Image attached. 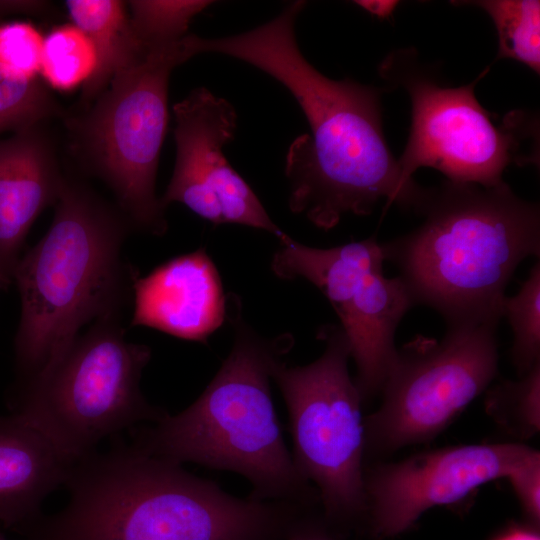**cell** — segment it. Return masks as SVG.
<instances>
[{"instance_id":"obj_1","label":"cell","mask_w":540,"mask_h":540,"mask_svg":"<svg viewBox=\"0 0 540 540\" xmlns=\"http://www.w3.org/2000/svg\"><path fill=\"white\" fill-rule=\"evenodd\" d=\"M294 1L271 21L238 35L193 36L194 53L244 61L284 85L300 105L311 135L297 137L286 156L289 208L330 230L346 213L368 215L385 200L413 209L424 188L402 182L382 127L380 91L351 79L332 80L299 50Z\"/></svg>"},{"instance_id":"obj_2","label":"cell","mask_w":540,"mask_h":540,"mask_svg":"<svg viewBox=\"0 0 540 540\" xmlns=\"http://www.w3.org/2000/svg\"><path fill=\"white\" fill-rule=\"evenodd\" d=\"M64 487L66 504L22 527L24 540H281L301 512L233 496L132 443L77 460Z\"/></svg>"},{"instance_id":"obj_3","label":"cell","mask_w":540,"mask_h":540,"mask_svg":"<svg viewBox=\"0 0 540 540\" xmlns=\"http://www.w3.org/2000/svg\"><path fill=\"white\" fill-rule=\"evenodd\" d=\"M414 211L422 223L382 244L415 304L447 325H498L506 288L519 264L539 257V205L503 181L493 186L446 180L425 189Z\"/></svg>"},{"instance_id":"obj_4","label":"cell","mask_w":540,"mask_h":540,"mask_svg":"<svg viewBox=\"0 0 540 540\" xmlns=\"http://www.w3.org/2000/svg\"><path fill=\"white\" fill-rule=\"evenodd\" d=\"M227 319L233 346L202 394L180 413H166L137 429L132 444L180 465L240 474L252 486L250 496L259 500L306 508L319 503L284 442L271 394L274 369L292 348L293 337L257 333L243 319L234 294H227Z\"/></svg>"},{"instance_id":"obj_5","label":"cell","mask_w":540,"mask_h":540,"mask_svg":"<svg viewBox=\"0 0 540 540\" xmlns=\"http://www.w3.org/2000/svg\"><path fill=\"white\" fill-rule=\"evenodd\" d=\"M131 230L116 206L67 178L48 231L14 271L21 302L15 382L53 365L85 325L122 315L138 277L122 255Z\"/></svg>"},{"instance_id":"obj_6","label":"cell","mask_w":540,"mask_h":540,"mask_svg":"<svg viewBox=\"0 0 540 540\" xmlns=\"http://www.w3.org/2000/svg\"><path fill=\"white\" fill-rule=\"evenodd\" d=\"M122 315L91 324L48 369L15 382L8 408L37 427L75 461L99 443L166 412L140 388L151 349L126 339Z\"/></svg>"},{"instance_id":"obj_7","label":"cell","mask_w":540,"mask_h":540,"mask_svg":"<svg viewBox=\"0 0 540 540\" xmlns=\"http://www.w3.org/2000/svg\"><path fill=\"white\" fill-rule=\"evenodd\" d=\"M186 36L149 49L116 73L92 107L71 122L88 168L113 193L131 229L153 236L168 229L155 183L168 124L169 77L192 58Z\"/></svg>"},{"instance_id":"obj_8","label":"cell","mask_w":540,"mask_h":540,"mask_svg":"<svg viewBox=\"0 0 540 540\" xmlns=\"http://www.w3.org/2000/svg\"><path fill=\"white\" fill-rule=\"evenodd\" d=\"M459 87L439 85L418 61L412 49L391 52L379 72L391 85L402 87L412 105L407 144L397 160L404 184H414L413 173L434 168L448 181L493 186L503 182L512 164L538 165L535 116L523 111L508 113L500 124L477 100L475 86L487 73Z\"/></svg>"},{"instance_id":"obj_9","label":"cell","mask_w":540,"mask_h":540,"mask_svg":"<svg viewBox=\"0 0 540 540\" xmlns=\"http://www.w3.org/2000/svg\"><path fill=\"white\" fill-rule=\"evenodd\" d=\"M318 338L325 342L318 359L304 366L282 360L273 381L288 411L297 470L316 489L326 518L353 522L365 515L362 399L340 325L322 326Z\"/></svg>"},{"instance_id":"obj_10","label":"cell","mask_w":540,"mask_h":540,"mask_svg":"<svg viewBox=\"0 0 540 540\" xmlns=\"http://www.w3.org/2000/svg\"><path fill=\"white\" fill-rule=\"evenodd\" d=\"M495 324L449 325L441 340L418 335L389 367L378 409L364 418L365 456L433 440L498 372Z\"/></svg>"},{"instance_id":"obj_11","label":"cell","mask_w":540,"mask_h":540,"mask_svg":"<svg viewBox=\"0 0 540 540\" xmlns=\"http://www.w3.org/2000/svg\"><path fill=\"white\" fill-rule=\"evenodd\" d=\"M385 261L374 236L326 249L287 236L271 261L278 278L307 280L332 305L356 365L354 381L362 402L381 392L397 352L396 329L415 305L399 276H385Z\"/></svg>"},{"instance_id":"obj_12","label":"cell","mask_w":540,"mask_h":540,"mask_svg":"<svg viewBox=\"0 0 540 540\" xmlns=\"http://www.w3.org/2000/svg\"><path fill=\"white\" fill-rule=\"evenodd\" d=\"M173 114L176 160L161 205L178 202L215 225L239 224L286 238L225 158L223 147L237 128L232 104L199 87L173 106Z\"/></svg>"},{"instance_id":"obj_13","label":"cell","mask_w":540,"mask_h":540,"mask_svg":"<svg viewBox=\"0 0 540 540\" xmlns=\"http://www.w3.org/2000/svg\"><path fill=\"white\" fill-rule=\"evenodd\" d=\"M537 450L522 443L470 444L423 451L364 469L365 515L376 538L408 530L430 508L461 501L506 478Z\"/></svg>"},{"instance_id":"obj_14","label":"cell","mask_w":540,"mask_h":540,"mask_svg":"<svg viewBox=\"0 0 540 540\" xmlns=\"http://www.w3.org/2000/svg\"><path fill=\"white\" fill-rule=\"evenodd\" d=\"M131 326L200 343L227 319V294L204 248L177 256L137 277Z\"/></svg>"},{"instance_id":"obj_15","label":"cell","mask_w":540,"mask_h":540,"mask_svg":"<svg viewBox=\"0 0 540 540\" xmlns=\"http://www.w3.org/2000/svg\"><path fill=\"white\" fill-rule=\"evenodd\" d=\"M67 181L39 125L0 140V288L13 282L26 236Z\"/></svg>"},{"instance_id":"obj_16","label":"cell","mask_w":540,"mask_h":540,"mask_svg":"<svg viewBox=\"0 0 540 540\" xmlns=\"http://www.w3.org/2000/svg\"><path fill=\"white\" fill-rule=\"evenodd\" d=\"M76 461L23 417L0 416V523L17 532L40 516Z\"/></svg>"},{"instance_id":"obj_17","label":"cell","mask_w":540,"mask_h":540,"mask_svg":"<svg viewBox=\"0 0 540 540\" xmlns=\"http://www.w3.org/2000/svg\"><path fill=\"white\" fill-rule=\"evenodd\" d=\"M65 6L73 25L88 37L96 53V68L82 90V101L89 103L116 73L140 61L148 50L133 31L126 2L68 0Z\"/></svg>"},{"instance_id":"obj_18","label":"cell","mask_w":540,"mask_h":540,"mask_svg":"<svg viewBox=\"0 0 540 540\" xmlns=\"http://www.w3.org/2000/svg\"><path fill=\"white\" fill-rule=\"evenodd\" d=\"M482 9L498 37L496 59H511L540 74V2L538 0L457 1Z\"/></svg>"},{"instance_id":"obj_19","label":"cell","mask_w":540,"mask_h":540,"mask_svg":"<svg viewBox=\"0 0 540 540\" xmlns=\"http://www.w3.org/2000/svg\"><path fill=\"white\" fill-rule=\"evenodd\" d=\"M96 63V53L88 37L73 24L62 25L44 38L39 74L53 88L68 91L84 84Z\"/></svg>"},{"instance_id":"obj_20","label":"cell","mask_w":540,"mask_h":540,"mask_svg":"<svg viewBox=\"0 0 540 540\" xmlns=\"http://www.w3.org/2000/svg\"><path fill=\"white\" fill-rule=\"evenodd\" d=\"M502 317L512 329V361L520 377L540 363L539 262L531 267L518 292L504 298Z\"/></svg>"},{"instance_id":"obj_21","label":"cell","mask_w":540,"mask_h":540,"mask_svg":"<svg viewBox=\"0 0 540 540\" xmlns=\"http://www.w3.org/2000/svg\"><path fill=\"white\" fill-rule=\"evenodd\" d=\"M212 3L203 0L126 2L133 31L147 50L183 39L193 17Z\"/></svg>"},{"instance_id":"obj_22","label":"cell","mask_w":540,"mask_h":540,"mask_svg":"<svg viewBox=\"0 0 540 540\" xmlns=\"http://www.w3.org/2000/svg\"><path fill=\"white\" fill-rule=\"evenodd\" d=\"M486 409L504 428L520 438L540 430V363L518 380L502 381L486 398Z\"/></svg>"},{"instance_id":"obj_23","label":"cell","mask_w":540,"mask_h":540,"mask_svg":"<svg viewBox=\"0 0 540 540\" xmlns=\"http://www.w3.org/2000/svg\"><path fill=\"white\" fill-rule=\"evenodd\" d=\"M61 109L39 79L17 81L0 72V134L39 125Z\"/></svg>"},{"instance_id":"obj_24","label":"cell","mask_w":540,"mask_h":540,"mask_svg":"<svg viewBox=\"0 0 540 540\" xmlns=\"http://www.w3.org/2000/svg\"><path fill=\"white\" fill-rule=\"evenodd\" d=\"M44 38L26 21L0 23V72L13 80L38 78Z\"/></svg>"},{"instance_id":"obj_25","label":"cell","mask_w":540,"mask_h":540,"mask_svg":"<svg viewBox=\"0 0 540 540\" xmlns=\"http://www.w3.org/2000/svg\"><path fill=\"white\" fill-rule=\"evenodd\" d=\"M520 505L529 520L538 525L540 521V454L537 450L507 477Z\"/></svg>"},{"instance_id":"obj_26","label":"cell","mask_w":540,"mask_h":540,"mask_svg":"<svg viewBox=\"0 0 540 540\" xmlns=\"http://www.w3.org/2000/svg\"><path fill=\"white\" fill-rule=\"evenodd\" d=\"M282 540H337L317 522L300 516Z\"/></svg>"},{"instance_id":"obj_27","label":"cell","mask_w":540,"mask_h":540,"mask_svg":"<svg viewBox=\"0 0 540 540\" xmlns=\"http://www.w3.org/2000/svg\"><path fill=\"white\" fill-rule=\"evenodd\" d=\"M354 3L371 15L381 19L390 18L399 4L398 1L386 0H360L354 1Z\"/></svg>"},{"instance_id":"obj_28","label":"cell","mask_w":540,"mask_h":540,"mask_svg":"<svg viewBox=\"0 0 540 540\" xmlns=\"http://www.w3.org/2000/svg\"><path fill=\"white\" fill-rule=\"evenodd\" d=\"M496 540H540V537L535 530L517 528L503 534Z\"/></svg>"},{"instance_id":"obj_29","label":"cell","mask_w":540,"mask_h":540,"mask_svg":"<svg viewBox=\"0 0 540 540\" xmlns=\"http://www.w3.org/2000/svg\"><path fill=\"white\" fill-rule=\"evenodd\" d=\"M0 540H8L2 533H0Z\"/></svg>"}]
</instances>
